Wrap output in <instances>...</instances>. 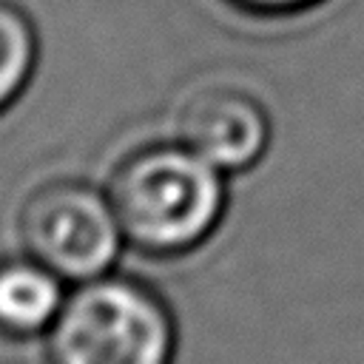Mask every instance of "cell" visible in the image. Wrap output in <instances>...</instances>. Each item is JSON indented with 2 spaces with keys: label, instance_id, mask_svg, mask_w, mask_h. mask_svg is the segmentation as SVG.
I'll use <instances>...</instances> for the list:
<instances>
[{
  "label": "cell",
  "instance_id": "cell-6",
  "mask_svg": "<svg viewBox=\"0 0 364 364\" xmlns=\"http://www.w3.org/2000/svg\"><path fill=\"white\" fill-rule=\"evenodd\" d=\"M37 65V31L11 0H0V114L26 91Z\"/></svg>",
  "mask_w": 364,
  "mask_h": 364
},
{
  "label": "cell",
  "instance_id": "cell-5",
  "mask_svg": "<svg viewBox=\"0 0 364 364\" xmlns=\"http://www.w3.org/2000/svg\"><path fill=\"white\" fill-rule=\"evenodd\" d=\"M63 307L60 276L37 259L0 262V330L31 336L57 318Z\"/></svg>",
  "mask_w": 364,
  "mask_h": 364
},
{
  "label": "cell",
  "instance_id": "cell-2",
  "mask_svg": "<svg viewBox=\"0 0 364 364\" xmlns=\"http://www.w3.org/2000/svg\"><path fill=\"white\" fill-rule=\"evenodd\" d=\"M173 324L139 282L88 279L48 327L51 364H171Z\"/></svg>",
  "mask_w": 364,
  "mask_h": 364
},
{
  "label": "cell",
  "instance_id": "cell-3",
  "mask_svg": "<svg viewBox=\"0 0 364 364\" xmlns=\"http://www.w3.org/2000/svg\"><path fill=\"white\" fill-rule=\"evenodd\" d=\"M20 236L31 259L80 282L102 276L125 239L108 193L80 179L34 188L20 208Z\"/></svg>",
  "mask_w": 364,
  "mask_h": 364
},
{
  "label": "cell",
  "instance_id": "cell-1",
  "mask_svg": "<svg viewBox=\"0 0 364 364\" xmlns=\"http://www.w3.org/2000/svg\"><path fill=\"white\" fill-rule=\"evenodd\" d=\"M108 199L131 245L173 256L213 233L228 191L225 173L176 139L131 151L111 176Z\"/></svg>",
  "mask_w": 364,
  "mask_h": 364
},
{
  "label": "cell",
  "instance_id": "cell-4",
  "mask_svg": "<svg viewBox=\"0 0 364 364\" xmlns=\"http://www.w3.org/2000/svg\"><path fill=\"white\" fill-rule=\"evenodd\" d=\"M179 142L210 162L216 171L239 173L253 168L273 136L264 105L233 85L193 91L179 108Z\"/></svg>",
  "mask_w": 364,
  "mask_h": 364
},
{
  "label": "cell",
  "instance_id": "cell-7",
  "mask_svg": "<svg viewBox=\"0 0 364 364\" xmlns=\"http://www.w3.org/2000/svg\"><path fill=\"white\" fill-rule=\"evenodd\" d=\"M233 3L256 14H293L316 6L318 0H233Z\"/></svg>",
  "mask_w": 364,
  "mask_h": 364
}]
</instances>
